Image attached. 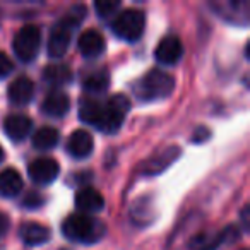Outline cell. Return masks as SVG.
I'll return each mask as SVG.
<instances>
[{"label": "cell", "instance_id": "obj_1", "mask_svg": "<svg viewBox=\"0 0 250 250\" xmlns=\"http://www.w3.org/2000/svg\"><path fill=\"white\" fill-rule=\"evenodd\" d=\"M86 16V7L84 5H76L74 9H70V12L53 28L52 35L48 38V55L52 59H60L65 55V52L69 50L70 38H72V31L81 24V21Z\"/></svg>", "mask_w": 250, "mask_h": 250}, {"label": "cell", "instance_id": "obj_2", "mask_svg": "<svg viewBox=\"0 0 250 250\" xmlns=\"http://www.w3.org/2000/svg\"><path fill=\"white\" fill-rule=\"evenodd\" d=\"M63 235L69 240L79 243H94L103 236L104 225L96 218H91L89 214L76 212V214L67 216L62 225Z\"/></svg>", "mask_w": 250, "mask_h": 250}, {"label": "cell", "instance_id": "obj_3", "mask_svg": "<svg viewBox=\"0 0 250 250\" xmlns=\"http://www.w3.org/2000/svg\"><path fill=\"white\" fill-rule=\"evenodd\" d=\"M173 87H175V79L171 74L165 72L161 69H151L136 84V93L141 100L153 101V100H163V98L170 96Z\"/></svg>", "mask_w": 250, "mask_h": 250}, {"label": "cell", "instance_id": "obj_4", "mask_svg": "<svg viewBox=\"0 0 250 250\" xmlns=\"http://www.w3.org/2000/svg\"><path fill=\"white\" fill-rule=\"evenodd\" d=\"M130 108V101L124 94H115L108 101L103 103V113H101L100 124L96 129L104 134H113L120 129L122 122Z\"/></svg>", "mask_w": 250, "mask_h": 250}, {"label": "cell", "instance_id": "obj_5", "mask_svg": "<svg viewBox=\"0 0 250 250\" xmlns=\"http://www.w3.org/2000/svg\"><path fill=\"white\" fill-rule=\"evenodd\" d=\"M144 24H146V19H144L143 12L137 11V9H127L115 18L111 29L118 38L132 43L143 36Z\"/></svg>", "mask_w": 250, "mask_h": 250}, {"label": "cell", "instance_id": "obj_6", "mask_svg": "<svg viewBox=\"0 0 250 250\" xmlns=\"http://www.w3.org/2000/svg\"><path fill=\"white\" fill-rule=\"evenodd\" d=\"M40 46H42V31L38 26H22L14 38V52L22 62L35 60L40 52Z\"/></svg>", "mask_w": 250, "mask_h": 250}, {"label": "cell", "instance_id": "obj_7", "mask_svg": "<svg viewBox=\"0 0 250 250\" xmlns=\"http://www.w3.org/2000/svg\"><path fill=\"white\" fill-rule=\"evenodd\" d=\"M28 173L35 184L48 185L59 177L60 167L53 158H38V160L31 161V165L28 168Z\"/></svg>", "mask_w": 250, "mask_h": 250}, {"label": "cell", "instance_id": "obj_8", "mask_svg": "<svg viewBox=\"0 0 250 250\" xmlns=\"http://www.w3.org/2000/svg\"><path fill=\"white\" fill-rule=\"evenodd\" d=\"M182 55H184V45H182L180 38L173 35L165 36L158 43L156 52H154V57L161 65H175L182 59Z\"/></svg>", "mask_w": 250, "mask_h": 250}, {"label": "cell", "instance_id": "obj_9", "mask_svg": "<svg viewBox=\"0 0 250 250\" xmlns=\"http://www.w3.org/2000/svg\"><path fill=\"white\" fill-rule=\"evenodd\" d=\"M31 127H33V122L29 117L21 113H14V115H9L7 118L4 120V130L7 134V137L14 143L18 141H22L29 136L31 132Z\"/></svg>", "mask_w": 250, "mask_h": 250}, {"label": "cell", "instance_id": "obj_10", "mask_svg": "<svg viewBox=\"0 0 250 250\" xmlns=\"http://www.w3.org/2000/svg\"><path fill=\"white\" fill-rule=\"evenodd\" d=\"M77 46H79V52L83 53L87 59H94V57H100L101 53L106 48V42H104L103 35L96 29H87L86 33L79 36V42H77Z\"/></svg>", "mask_w": 250, "mask_h": 250}, {"label": "cell", "instance_id": "obj_11", "mask_svg": "<svg viewBox=\"0 0 250 250\" xmlns=\"http://www.w3.org/2000/svg\"><path fill=\"white\" fill-rule=\"evenodd\" d=\"M94 147V141L91 137L89 132L79 129L74 130L70 134L69 141H67V151H69L70 156L77 158V160H83V158H87L91 153H93Z\"/></svg>", "mask_w": 250, "mask_h": 250}, {"label": "cell", "instance_id": "obj_12", "mask_svg": "<svg viewBox=\"0 0 250 250\" xmlns=\"http://www.w3.org/2000/svg\"><path fill=\"white\" fill-rule=\"evenodd\" d=\"M76 206L79 209V212H83V214L100 212L104 206V199L93 187H83L76 194Z\"/></svg>", "mask_w": 250, "mask_h": 250}, {"label": "cell", "instance_id": "obj_13", "mask_svg": "<svg viewBox=\"0 0 250 250\" xmlns=\"http://www.w3.org/2000/svg\"><path fill=\"white\" fill-rule=\"evenodd\" d=\"M9 100L14 104H28L33 100L35 94V83L29 77L21 76L18 79H14L9 86Z\"/></svg>", "mask_w": 250, "mask_h": 250}, {"label": "cell", "instance_id": "obj_14", "mask_svg": "<svg viewBox=\"0 0 250 250\" xmlns=\"http://www.w3.org/2000/svg\"><path fill=\"white\" fill-rule=\"evenodd\" d=\"M69 108H70L69 98H67L65 93H60V91H52V93L45 98V101H43V104H42L43 113L53 118L63 117V115L69 111Z\"/></svg>", "mask_w": 250, "mask_h": 250}, {"label": "cell", "instance_id": "obj_15", "mask_svg": "<svg viewBox=\"0 0 250 250\" xmlns=\"http://www.w3.org/2000/svg\"><path fill=\"white\" fill-rule=\"evenodd\" d=\"M178 156H180V149H178L177 146L168 147V149H165L163 153L153 156L146 165H144V173H146V175L161 173V171L167 170V168L170 167V165L173 163Z\"/></svg>", "mask_w": 250, "mask_h": 250}, {"label": "cell", "instance_id": "obj_16", "mask_svg": "<svg viewBox=\"0 0 250 250\" xmlns=\"http://www.w3.org/2000/svg\"><path fill=\"white\" fill-rule=\"evenodd\" d=\"M19 235L26 245H40V243L48 242L50 229L40 223H24L19 229Z\"/></svg>", "mask_w": 250, "mask_h": 250}, {"label": "cell", "instance_id": "obj_17", "mask_svg": "<svg viewBox=\"0 0 250 250\" xmlns=\"http://www.w3.org/2000/svg\"><path fill=\"white\" fill-rule=\"evenodd\" d=\"M229 235L235 236L231 226H229V228H226L225 231L214 235V236L209 235V233H201V235H197L190 242V250H216L219 247V243L225 242Z\"/></svg>", "mask_w": 250, "mask_h": 250}, {"label": "cell", "instance_id": "obj_18", "mask_svg": "<svg viewBox=\"0 0 250 250\" xmlns=\"http://www.w3.org/2000/svg\"><path fill=\"white\" fill-rule=\"evenodd\" d=\"M22 190V178L14 168H7L0 173V195L14 197Z\"/></svg>", "mask_w": 250, "mask_h": 250}, {"label": "cell", "instance_id": "obj_19", "mask_svg": "<svg viewBox=\"0 0 250 250\" xmlns=\"http://www.w3.org/2000/svg\"><path fill=\"white\" fill-rule=\"evenodd\" d=\"M101 113H103V103L93 98H84L79 104V118L84 124H89L93 127H98Z\"/></svg>", "mask_w": 250, "mask_h": 250}, {"label": "cell", "instance_id": "obj_20", "mask_svg": "<svg viewBox=\"0 0 250 250\" xmlns=\"http://www.w3.org/2000/svg\"><path fill=\"white\" fill-rule=\"evenodd\" d=\"M59 143V132L53 127H42L40 130H36V134L33 136V146L36 149H52Z\"/></svg>", "mask_w": 250, "mask_h": 250}, {"label": "cell", "instance_id": "obj_21", "mask_svg": "<svg viewBox=\"0 0 250 250\" xmlns=\"http://www.w3.org/2000/svg\"><path fill=\"white\" fill-rule=\"evenodd\" d=\"M110 86V76L106 70H98L84 79V89L91 94H101Z\"/></svg>", "mask_w": 250, "mask_h": 250}, {"label": "cell", "instance_id": "obj_22", "mask_svg": "<svg viewBox=\"0 0 250 250\" xmlns=\"http://www.w3.org/2000/svg\"><path fill=\"white\" fill-rule=\"evenodd\" d=\"M43 79L53 86H63L72 79V72L67 65H48L43 70Z\"/></svg>", "mask_w": 250, "mask_h": 250}, {"label": "cell", "instance_id": "obj_23", "mask_svg": "<svg viewBox=\"0 0 250 250\" xmlns=\"http://www.w3.org/2000/svg\"><path fill=\"white\" fill-rule=\"evenodd\" d=\"M118 7H120V2H118V0H100V2L94 4V9H96L98 16H101V18L111 16Z\"/></svg>", "mask_w": 250, "mask_h": 250}, {"label": "cell", "instance_id": "obj_24", "mask_svg": "<svg viewBox=\"0 0 250 250\" xmlns=\"http://www.w3.org/2000/svg\"><path fill=\"white\" fill-rule=\"evenodd\" d=\"M12 69H14L12 60L9 59L4 52H0V79H2V77H7L9 74L12 72Z\"/></svg>", "mask_w": 250, "mask_h": 250}, {"label": "cell", "instance_id": "obj_25", "mask_svg": "<svg viewBox=\"0 0 250 250\" xmlns=\"http://www.w3.org/2000/svg\"><path fill=\"white\" fill-rule=\"evenodd\" d=\"M43 199L40 197L38 194H29L28 197L24 199V206L26 208H38V206H42Z\"/></svg>", "mask_w": 250, "mask_h": 250}, {"label": "cell", "instance_id": "obj_26", "mask_svg": "<svg viewBox=\"0 0 250 250\" xmlns=\"http://www.w3.org/2000/svg\"><path fill=\"white\" fill-rule=\"evenodd\" d=\"M7 229H9V218L5 214H2V212H0V236L4 235Z\"/></svg>", "mask_w": 250, "mask_h": 250}, {"label": "cell", "instance_id": "obj_27", "mask_svg": "<svg viewBox=\"0 0 250 250\" xmlns=\"http://www.w3.org/2000/svg\"><path fill=\"white\" fill-rule=\"evenodd\" d=\"M209 137V132L206 129H199L197 134H194V143H202Z\"/></svg>", "mask_w": 250, "mask_h": 250}, {"label": "cell", "instance_id": "obj_28", "mask_svg": "<svg viewBox=\"0 0 250 250\" xmlns=\"http://www.w3.org/2000/svg\"><path fill=\"white\" fill-rule=\"evenodd\" d=\"M242 221H243V226H249V208H245L243 209V212H242Z\"/></svg>", "mask_w": 250, "mask_h": 250}, {"label": "cell", "instance_id": "obj_29", "mask_svg": "<svg viewBox=\"0 0 250 250\" xmlns=\"http://www.w3.org/2000/svg\"><path fill=\"white\" fill-rule=\"evenodd\" d=\"M5 158V153H4V149H2V146H0V161L4 160Z\"/></svg>", "mask_w": 250, "mask_h": 250}]
</instances>
